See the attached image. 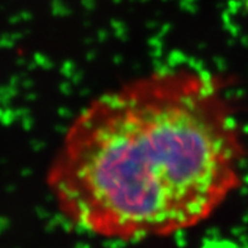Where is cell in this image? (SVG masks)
<instances>
[{
	"label": "cell",
	"instance_id": "cell-1",
	"mask_svg": "<svg viewBox=\"0 0 248 248\" xmlns=\"http://www.w3.org/2000/svg\"><path fill=\"white\" fill-rule=\"evenodd\" d=\"M246 142L224 82L169 66L101 93L66 128L46 173L76 229L137 242L205 222L242 185Z\"/></svg>",
	"mask_w": 248,
	"mask_h": 248
}]
</instances>
